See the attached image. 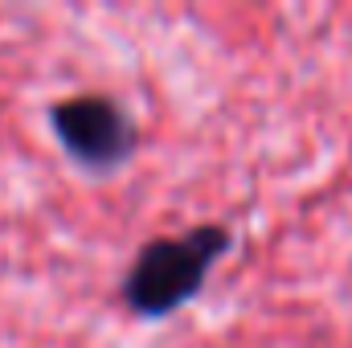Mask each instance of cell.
Wrapping results in <instances>:
<instances>
[{"label": "cell", "instance_id": "1", "mask_svg": "<svg viewBox=\"0 0 352 348\" xmlns=\"http://www.w3.org/2000/svg\"><path fill=\"white\" fill-rule=\"evenodd\" d=\"M230 250L226 226H197L180 238H152L123 279V303L144 316L160 320L201 295L217 254Z\"/></svg>", "mask_w": 352, "mask_h": 348}, {"label": "cell", "instance_id": "2", "mask_svg": "<svg viewBox=\"0 0 352 348\" xmlns=\"http://www.w3.org/2000/svg\"><path fill=\"white\" fill-rule=\"evenodd\" d=\"M62 148L82 168H119L135 148V127L119 102L107 94H78L50 111Z\"/></svg>", "mask_w": 352, "mask_h": 348}]
</instances>
